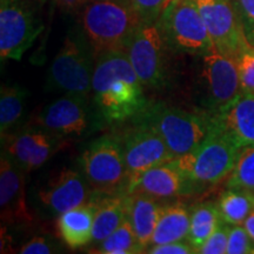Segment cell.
I'll return each mask as SVG.
<instances>
[{
  "label": "cell",
  "instance_id": "1",
  "mask_svg": "<svg viewBox=\"0 0 254 254\" xmlns=\"http://www.w3.org/2000/svg\"><path fill=\"white\" fill-rule=\"evenodd\" d=\"M144 85L124 51H112L95 58L92 94L101 118L109 123L133 119L148 105Z\"/></svg>",
  "mask_w": 254,
  "mask_h": 254
},
{
  "label": "cell",
  "instance_id": "15",
  "mask_svg": "<svg viewBox=\"0 0 254 254\" xmlns=\"http://www.w3.org/2000/svg\"><path fill=\"white\" fill-rule=\"evenodd\" d=\"M0 217L7 226L26 227L33 225L25 192V172L1 152L0 158Z\"/></svg>",
  "mask_w": 254,
  "mask_h": 254
},
{
  "label": "cell",
  "instance_id": "8",
  "mask_svg": "<svg viewBox=\"0 0 254 254\" xmlns=\"http://www.w3.org/2000/svg\"><path fill=\"white\" fill-rule=\"evenodd\" d=\"M170 47L155 24H142L129 41L126 53L144 86L161 87L167 80Z\"/></svg>",
  "mask_w": 254,
  "mask_h": 254
},
{
  "label": "cell",
  "instance_id": "21",
  "mask_svg": "<svg viewBox=\"0 0 254 254\" xmlns=\"http://www.w3.org/2000/svg\"><path fill=\"white\" fill-rule=\"evenodd\" d=\"M190 224V212L186 206L182 204L164 206L150 246L187 239Z\"/></svg>",
  "mask_w": 254,
  "mask_h": 254
},
{
  "label": "cell",
  "instance_id": "27",
  "mask_svg": "<svg viewBox=\"0 0 254 254\" xmlns=\"http://www.w3.org/2000/svg\"><path fill=\"white\" fill-rule=\"evenodd\" d=\"M226 187L254 194V146L241 148L236 166L227 177Z\"/></svg>",
  "mask_w": 254,
  "mask_h": 254
},
{
  "label": "cell",
  "instance_id": "19",
  "mask_svg": "<svg viewBox=\"0 0 254 254\" xmlns=\"http://www.w3.org/2000/svg\"><path fill=\"white\" fill-rule=\"evenodd\" d=\"M163 207L157 199L147 194L129 193L125 195L126 219L131 222L136 238L146 250L150 246Z\"/></svg>",
  "mask_w": 254,
  "mask_h": 254
},
{
  "label": "cell",
  "instance_id": "7",
  "mask_svg": "<svg viewBox=\"0 0 254 254\" xmlns=\"http://www.w3.org/2000/svg\"><path fill=\"white\" fill-rule=\"evenodd\" d=\"M157 26L173 52L202 57L215 49L192 0H172L159 18Z\"/></svg>",
  "mask_w": 254,
  "mask_h": 254
},
{
  "label": "cell",
  "instance_id": "12",
  "mask_svg": "<svg viewBox=\"0 0 254 254\" xmlns=\"http://www.w3.org/2000/svg\"><path fill=\"white\" fill-rule=\"evenodd\" d=\"M43 24L17 0H1L0 6V57L20 60L40 32Z\"/></svg>",
  "mask_w": 254,
  "mask_h": 254
},
{
  "label": "cell",
  "instance_id": "32",
  "mask_svg": "<svg viewBox=\"0 0 254 254\" xmlns=\"http://www.w3.org/2000/svg\"><path fill=\"white\" fill-rule=\"evenodd\" d=\"M237 9L244 36L254 46V0H232Z\"/></svg>",
  "mask_w": 254,
  "mask_h": 254
},
{
  "label": "cell",
  "instance_id": "17",
  "mask_svg": "<svg viewBox=\"0 0 254 254\" xmlns=\"http://www.w3.org/2000/svg\"><path fill=\"white\" fill-rule=\"evenodd\" d=\"M211 118L238 147L254 146V93L240 92L221 109L212 112Z\"/></svg>",
  "mask_w": 254,
  "mask_h": 254
},
{
  "label": "cell",
  "instance_id": "16",
  "mask_svg": "<svg viewBox=\"0 0 254 254\" xmlns=\"http://www.w3.org/2000/svg\"><path fill=\"white\" fill-rule=\"evenodd\" d=\"M202 78L207 92V104L217 111L241 92L236 60L213 49L202 56Z\"/></svg>",
  "mask_w": 254,
  "mask_h": 254
},
{
  "label": "cell",
  "instance_id": "10",
  "mask_svg": "<svg viewBox=\"0 0 254 254\" xmlns=\"http://www.w3.org/2000/svg\"><path fill=\"white\" fill-rule=\"evenodd\" d=\"M1 140L2 152L25 173L43 166L66 144L62 136L33 125L7 133Z\"/></svg>",
  "mask_w": 254,
  "mask_h": 254
},
{
  "label": "cell",
  "instance_id": "5",
  "mask_svg": "<svg viewBox=\"0 0 254 254\" xmlns=\"http://www.w3.org/2000/svg\"><path fill=\"white\" fill-rule=\"evenodd\" d=\"M239 153L240 148L214 125L213 131L199 147L176 159L193 190L199 192L230 176Z\"/></svg>",
  "mask_w": 254,
  "mask_h": 254
},
{
  "label": "cell",
  "instance_id": "28",
  "mask_svg": "<svg viewBox=\"0 0 254 254\" xmlns=\"http://www.w3.org/2000/svg\"><path fill=\"white\" fill-rule=\"evenodd\" d=\"M240 88L244 93H254V46L246 44L237 56Z\"/></svg>",
  "mask_w": 254,
  "mask_h": 254
},
{
  "label": "cell",
  "instance_id": "2",
  "mask_svg": "<svg viewBox=\"0 0 254 254\" xmlns=\"http://www.w3.org/2000/svg\"><path fill=\"white\" fill-rule=\"evenodd\" d=\"M144 24L127 0H93L80 11V30L95 58L112 51H124Z\"/></svg>",
  "mask_w": 254,
  "mask_h": 254
},
{
  "label": "cell",
  "instance_id": "22",
  "mask_svg": "<svg viewBox=\"0 0 254 254\" xmlns=\"http://www.w3.org/2000/svg\"><path fill=\"white\" fill-rule=\"evenodd\" d=\"M125 195H113L95 201V213L91 243L100 244L126 219Z\"/></svg>",
  "mask_w": 254,
  "mask_h": 254
},
{
  "label": "cell",
  "instance_id": "14",
  "mask_svg": "<svg viewBox=\"0 0 254 254\" xmlns=\"http://www.w3.org/2000/svg\"><path fill=\"white\" fill-rule=\"evenodd\" d=\"M93 120L88 98L77 94H64L47 105L32 120L31 125L46 129L62 138L81 136L90 131Z\"/></svg>",
  "mask_w": 254,
  "mask_h": 254
},
{
  "label": "cell",
  "instance_id": "35",
  "mask_svg": "<svg viewBox=\"0 0 254 254\" xmlns=\"http://www.w3.org/2000/svg\"><path fill=\"white\" fill-rule=\"evenodd\" d=\"M53 2L62 11L73 13V12H80L82 7L87 4L88 0H53Z\"/></svg>",
  "mask_w": 254,
  "mask_h": 254
},
{
  "label": "cell",
  "instance_id": "33",
  "mask_svg": "<svg viewBox=\"0 0 254 254\" xmlns=\"http://www.w3.org/2000/svg\"><path fill=\"white\" fill-rule=\"evenodd\" d=\"M60 251V246L55 239L47 236H37L25 243L19 252L21 254H51Z\"/></svg>",
  "mask_w": 254,
  "mask_h": 254
},
{
  "label": "cell",
  "instance_id": "6",
  "mask_svg": "<svg viewBox=\"0 0 254 254\" xmlns=\"http://www.w3.org/2000/svg\"><path fill=\"white\" fill-rule=\"evenodd\" d=\"M95 55L82 31L72 32L64 41L47 74V90L90 97Z\"/></svg>",
  "mask_w": 254,
  "mask_h": 254
},
{
  "label": "cell",
  "instance_id": "25",
  "mask_svg": "<svg viewBox=\"0 0 254 254\" xmlns=\"http://www.w3.org/2000/svg\"><path fill=\"white\" fill-rule=\"evenodd\" d=\"M27 93L18 85H2L0 91V133L4 136L20 123Z\"/></svg>",
  "mask_w": 254,
  "mask_h": 254
},
{
  "label": "cell",
  "instance_id": "29",
  "mask_svg": "<svg viewBox=\"0 0 254 254\" xmlns=\"http://www.w3.org/2000/svg\"><path fill=\"white\" fill-rule=\"evenodd\" d=\"M144 24H155L172 0H127Z\"/></svg>",
  "mask_w": 254,
  "mask_h": 254
},
{
  "label": "cell",
  "instance_id": "11",
  "mask_svg": "<svg viewBox=\"0 0 254 254\" xmlns=\"http://www.w3.org/2000/svg\"><path fill=\"white\" fill-rule=\"evenodd\" d=\"M196 6L214 47L236 59L246 45L237 9L232 0H192Z\"/></svg>",
  "mask_w": 254,
  "mask_h": 254
},
{
  "label": "cell",
  "instance_id": "31",
  "mask_svg": "<svg viewBox=\"0 0 254 254\" xmlns=\"http://www.w3.org/2000/svg\"><path fill=\"white\" fill-rule=\"evenodd\" d=\"M231 225L220 221L218 227L213 233L209 236L207 240L202 244V246L198 250V253L201 254H224L227 252L228 234H230Z\"/></svg>",
  "mask_w": 254,
  "mask_h": 254
},
{
  "label": "cell",
  "instance_id": "34",
  "mask_svg": "<svg viewBox=\"0 0 254 254\" xmlns=\"http://www.w3.org/2000/svg\"><path fill=\"white\" fill-rule=\"evenodd\" d=\"M146 252L150 254H190L196 253V251L189 241L180 240L161 245H152L147 247Z\"/></svg>",
  "mask_w": 254,
  "mask_h": 254
},
{
  "label": "cell",
  "instance_id": "4",
  "mask_svg": "<svg viewBox=\"0 0 254 254\" xmlns=\"http://www.w3.org/2000/svg\"><path fill=\"white\" fill-rule=\"evenodd\" d=\"M80 166L97 200L128 193L129 176L118 135H103L91 142Z\"/></svg>",
  "mask_w": 254,
  "mask_h": 254
},
{
  "label": "cell",
  "instance_id": "36",
  "mask_svg": "<svg viewBox=\"0 0 254 254\" xmlns=\"http://www.w3.org/2000/svg\"><path fill=\"white\" fill-rule=\"evenodd\" d=\"M243 226L245 227V230L247 233H249V236L251 237V239L253 240L254 243V209L252 212H251L249 217L245 219V221H244Z\"/></svg>",
  "mask_w": 254,
  "mask_h": 254
},
{
  "label": "cell",
  "instance_id": "37",
  "mask_svg": "<svg viewBox=\"0 0 254 254\" xmlns=\"http://www.w3.org/2000/svg\"><path fill=\"white\" fill-rule=\"evenodd\" d=\"M88 1H93V0H88Z\"/></svg>",
  "mask_w": 254,
  "mask_h": 254
},
{
  "label": "cell",
  "instance_id": "26",
  "mask_svg": "<svg viewBox=\"0 0 254 254\" xmlns=\"http://www.w3.org/2000/svg\"><path fill=\"white\" fill-rule=\"evenodd\" d=\"M146 250L136 238L133 227L127 219L104 241L98 244L95 253L103 254H135Z\"/></svg>",
  "mask_w": 254,
  "mask_h": 254
},
{
  "label": "cell",
  "instance_id": "9",
  "mask_svg": "<svg viewBox=\"0 0 254 254\" xmlns=\"http://www.w3.org/2000/svg\"><path fill=\"white\" fill-rule=\"evenodd\" d=\"M119 140L129 176L128 193L146 171L176 159L161 136L144 124L134 122Z\"/></svg>",
  "mask_w": 254,
  "mask_h": 254
},
{
  "label": "cell",
  "instance_id": "18",
  "mask_svg": "<svg viewBox=\"0 0 254 254\" xmlns=\"http://www.w3.org/2000/svg\"><path fill=\"white\" fill-rule=\"evenodd\" d=\"M129 193H142L159 201L193 194L194 190L177 159H173L146 171Z\"/></svg>",
  "mask_w": 254,
  "mask_h": 254
},
{
  "label": "cell",
  "instance_id": "23",
  "mask_svg": "<svg viewBox=\"0 0 254 254\" xmlns=\"http://www.w3.org/2000/svg\"><path fill=\"white\" fill-rule=\"evenodd\" d=\"M220 221V213H219L218 206L215 204L201 202L192 208L187 241L194 247L196 253L202 246V244L215 231Z\"/></svg>",
  "mask_w": 254,
  "mask_h": 254
},
{
  "label": "cell",
  "instance_id": "20",
  "mask_svg": "<svg viewBox=\"0 0 254 254\" xmlns=\"http://www.w3.org/2000/svg\"><path fill=\"white\" fill-rule=\"evenodd\" d=\"M95 201L69 209L58 215L57 230L69 249H80L92 241Z\"/></svg>",
  "mask_w": 254,
  "mask_h": 254
},
{
  "label": "cell",
  "instance_id": "30",
  "mask_svg": "<svg viewBox=\"0 0 254 254\" xmlns=\"http://www.w3.org/2000/svg\"><path fill=\"white\" fill-rule=\"evenodd\" d=\"M227 254H254V243L241 225H231Z\"/></svg>",
  "mask_w": 254,
  "mask_h": 254
},
{
  "label": "cell",
  "instance_id": "13",
  "mask_svg": "<svg viewBox=\"0 0 254 254\" xmlns=\"http://www.w3.org/2000/svg\"><path fill=\"white\" fill-rule=\"evenodd\" d=\"M38 202L44 211L60 215L69 209L97 201L82 171L64 168L51 177L37 193Z\"/></svg>",
  "mask_w": 254,
  "mask_h": 254
},
{
  "label": "cell",
  "instance_id": "24",
  "mask_svg": "<svg viewBox=\"0 0 254 254\" xmlns=\"http://www.w3.org/2000/svg\"><path fill=\"white\" fill-rule=\"evenodd\" d=\"M220 218L228 225H243L254 209V194L246 190L227 189L217 202Z\"/></svg>",
  "mask_w": 254,
  "mask_h": 254
},
{
  "label": "cell",
  "instance_id": "3",
  "mask_svg": "<svg viewBox=\"0 0 254 254\" xmlns=\"http://www.w3.org/2000/svg\"><path fill=\"white\" fill-rule=\"evenodd\" d=\"M133 120L157 132L174 158L194 151L208 138L214 127L211 114H196L161 103L148 104Z\"/></svg>",
  "mask_w": 254,
  "mask_h": 254
}]
</instances>
